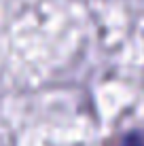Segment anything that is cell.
<instances>
[{
	"label": "cell",
	"instance_id": "obj_1",
	"mask_svg": "<svg viewBox=\"0 0 144 146\" xmlns=\"http://www.w3.org/2000/svg\"><path fill=\"white\" fill-rule=\"evenodd\" d=\"M121 146H144V133H129V135H125L123 138V142Z\"/></svg>",
	"mask_w": 144,
	"mask_h": 146
}]
</instances>
